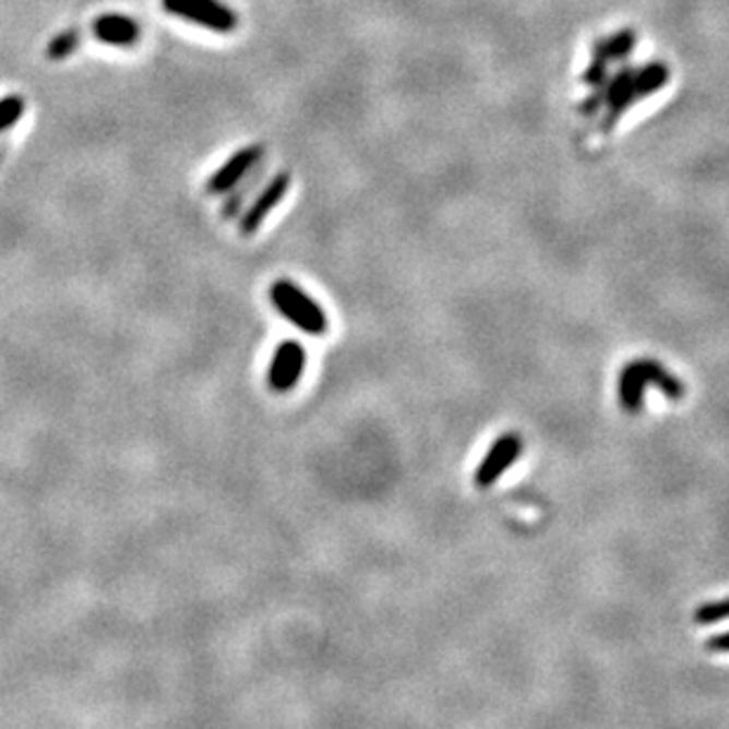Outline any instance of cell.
Wrapping results in <instances>:
<instances>
[{
    "instance_id": "1",
    "label": "cell",
    "mask_w": 729,
    "mask_h": 729,
    "mask_svg": "<svg viewBox=\"0 0 729 729\" xmlns=\"http://www.w3.org/2000/svg\"><path fill=\"white\" fill-rule=\"evenodd\" d=\"M271 301L277 308L279 315H285L294 327H299L306 334L322 336L330 330L327 313L322 311V306L306 294L297 283L291 279H275L271 287Z\"/></svg>"
},
{
    "instance_id": "2",
    "label": "cell",
    "mask_w": 729,
    "mask_h": 729,
    "mask_svg": "<svg viewBox=\"0 0 729 729\" xmlns=\"http://www.w3.org/2000/svg\"><path fill=\"white\" fill-rule=\"evenodd\" d=\"M168 15L204 26L208 32L230 34L237 29V12L220 0H162Z\"/></svg>"
},
{
    "instance_id": "3",
    "label": "cell",
    "mask_w": 729,
    "mask_h": 729,
    "mask_svg": "<svg viewBox=\"0 0 729 729\" xmlns=\"http://www.w3.org/2000/svg\"><path fill=\"white\" fill-rule=\"evenodd\" d=\"M306 368V348L297 339H287L275 348L271 370H268V386L275 394H289V391L299 384Z\"/></svg>"
},
{
    "instance_id": "4",
    "label": "cell",
    "mask_w": 729,
    "mask_h": 729,
    "mask_svg": "<svg viewBox=\"0 0 729 729\" xmlns=\"http://www.w3.org/2000/svg\"><path fill=\"white\" fill-rule=\"evenodd\" d=\"M261 154H263L261 145H247L242 150H237L232 157L226 164H223L212 178H208L206 190L212 194L232 192L249 176L251 168L259 164Z\"/></svg>"
},
{
    "instance_id": "5",
    "label": "cell",
    "mask_w": 729,
    "mask_h": 729,
    "mask_svg": "<svg viewBox=\"0 0 729 729\" xmlns=\"http://www.w3.org/2000/svg\"><path fill=\"white\" fill-rule=\"evenodd\" d=\"M291 188V176L289 171H279L268 186L263 188V192L259 194V198L254 200V204H251L242 220H240V230L242 235H254L261 226H263V220L268 218L273 214V208L283 202L287 198V192Z\"/></svg>"
},
{
    "instance_id": "6",
    "label": "cell",
    "mask_w": 729,
    "mask_h": 729,
    "mask_svg": "<svg viewBox=\"0 0 729 729\" xmlns=\"http://www.w3.org/2000/svg\"><path fill=\"white\" fill-rule=\"evenodd\" d=\"M93 36L105 46L131 48V46L138 44L140 26L131 17L117 15V12H109V15H100L93 22Z\"/></svg>"
},
{
    "instance_id": "7",
    "label": "cell",
    "mask_w": 729,
    "mask_h": 729,
    "mask_svg": "<svg viewBox=\"0 0 729 729\" xmlns=\"http://www.w3.org/2000/svg\"><path fill=\"white\" fill-rule=\"evenodd\" d=\"M516 451H518L516 437H504L502 441H498L493 445V451H490L488 457L483 459L481 469L476 471V483H479V486L493 483L498 479V476L502 474V469L507 467L510 462L516 457Z\"/></svg>"
},
{
    "instance_id": "8",
    "label": "cell",
    "mask_w": 729,
    "mask_h": 729,
    "mask_svg": "<svg viewBox=\"0 0 729 729\" xmlns=\"http://www.w3.org/2000/svg\"><path fill=\"white\" fill-rule=\"evenodd\" d=\"M79 44H81L79 32H74V29L62 32V34L55 36L50 40V44H48V58L64 60V58H69V55H72L79 48Z\"/></svg>"
},
{
    "instance_id": "9",
    "label": "cell",
    "mask_w": 729,
    "mask_h": 729,
    "mask_svg": "<svg viewBox=\"0 0 729 729\" xmlns=\"http://www.w3.org/2000/svg\"><path fill=\"white\" fill-rule=\"evenodd\" d=\"M24 111V100L17 95H10L5 100H0V131L10 129L12 123H15Z\"/></svg>"
}]
</instances>
